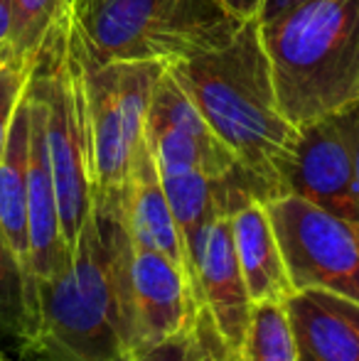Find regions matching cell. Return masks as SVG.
<instances>
[{
	"label": "cell",
	"instance_id": "6da1fadb",
	"mask_svg": "<svg viewBox=\"0 0 359 361\" xmlns=\"http://www.w3.org/2000/svg\"><path fill=\"white\" fill-rule=\"evenodd\" d=\"M130 251L123 190L91 197L67 263L30 283V324L20 354L32 361H128L123 271Z\"/></svg>",
	"mask_w": 359,
	"mask_h": 361
},
{
	"label": "cell",
	"instance_id": "7a4b0ae2",
	"mask_svg": "<svg viewBox=\"0 0 359 361\" xmlns=\"http://www.w3.org/2000/svg\"><path fill=\"white\" fill-rule=\"evenodd\" d=\"M165 69L239 165L281 195L278 172L296 145L298 128L278 104L259 20L241 23L219 47L170 62Z\"/></svg>",
	"mask_w": 359,
	"mask_h": 361
},
{
	"label": "cell",
	"instance_id": "3957f363",
	"mask_svg": "<svg viewBox=\"0 0 359 361\" xmlns=\"http://www.w3.org/2000/svg\"><path fill=\"white\" fill-rule=\"evenodd\" d=\"M261 39L278 104L296 128L359 101V0H308L261 25Z\"/></svg>",
	"mask_w": 359,
	"mask_h": 361
},
{
	"label": "cell",
	"instance_id": "277c9868",
	"mask_svg": "<svg viewBox=\"0 0 359 361\" xmlns=\"http://www.w3.org/2000/svg\"><path fill=\"white\" fill-rule=\"evenodd\" d=\"M72 25L96 62L170 64L239 30L221 0H72Z\"/></svg>",
	"mask_w": 359,
	"mask_h": 361
},
{
	"label": "cell",
	"instance_id": "5b68a950",
	"mask_svg": "<svg viewBox=\"0 0 359 361\" xmlns=\"http://www.w3.org/2000/svg\"><path fill=\"white\" fill-rule=\"evenodd\" d=\"M28 86L42 109L44 145L57 195L59 224L64 243L72 253L94 197L87 96L72 18L47 37Z\"/></svg>",
	"mask_w": 359,
	"mask_h": 361
},
{
	"label": "cell",
	"instance_id": "8992f818",
	"mask_svg": "<svg viewBox=\"0 0 359 361\" xmlns=\"http://www.w3.org/2000/svg\"><path fill=\"white\" fill-rule=\"evenodd\" d=\"M87 96L91 187L94 195L121 192L128 180L135 150L145 140L150 96L165 64L160 62H96L74 30Z\"/></svg>",
	"mask_w": 359,
	"mask_h": 361
},
{
	"label": "cell",
	"instance_id": "52a82bcc",
	"mask_svg": "<svg viewBox=\"0 0 359 361\" xmlns=\"http://www.w3.org/2000/svg\"><path fill=\"white\" fill-rule=\"evenodd\" d=\"M288 281L296 290H327L359 302V224L298 195L266 202Z\"/></svg>",
	"mask_w": 359,
	"mask_h": 361
},
{
	"label": "cell",
	"instance_id": "ba28073f",
	"mask_svg": "<svg viewBox=\"0 0 359 361\" xmlns=\"http://www.w3.org/2000/svg\"><path fill=\"white\" fill-rule=\"evenodd\" d=\"M197 288L170 258L130 241L123 271V329L128 361L195 322Z\"/></svg>",
	"mask_w": 359,
	"mask_h": 361
},
{
	"label": "cell",
	"instance_id": "9c48e42d",
	"mask_svg": "<svg viewBox=\"0 0 359 361\" xmlns=\"http://www.w3.org/2000/svg\"><path fill=\"white\" fill-rule=\"evenodd\" d=\"M278 180L281 195H298L359 224V195L342 111L298 128L296 145L281 165Z\"/></svg>",
	"mask_w": 359,
	"mask_h": 361
},
{
	"label": "cell",
	"instance_id": "30bf717a",
	"mask_svg": "<svg viewBox=\"0 0 359 361\" xmlns=\"http://www.w3.org/2000/svg\"><path fill=\"white\" fill-rule=\"evenodd\" d=\"M190 263L202 307L212 317L229 352L239 359L254 302L246 293L236 261L229 214L214 216L200 228L190 243Z\"/></svg>",
	"mask_w": 359,
	"mask_h": 361
},
{
	"label": "cell",
	"instance_id": "8fae6325",
	"mask_svg": "<svg viewBox=\"0 0 359 361\" xmlns=\"http://www.w3.org/2000/svg\"><path fill=\"white\" fill-rule=\"evenodd\" d=\"M30 99V167H28V273L30 283L47 281L67 263L57 195L44 145L42 109L28 86Z\"/></svg>",
	"mask_w": 359,
	"mask_h": 361
},
{
	"label": "cell",
	"instance_id": "7c38bea8",
	"mask_svg": "<svg viewBox=\"0 0 359 361\" xmlns=\"http://www.w3.org/2000/svg\"><path fill=\"white\" fill-rule=\"evenodd\" d=\"M123 212L133 246L148 248V251H155L160 256L170 258L195 283V273H192V263L190 256H187L185 241L180 236L178 221H175L168 195L163 190V180H160L155 157L145 140L135 150L133 165H130L128 180H126Z\"/></svg>",
	"mask_w": 359,
	"mask_h": 361
},
{
	"label": "cell",
	"instance_id": "4fadbf2b",
	"mask_svg": "<svg viewBox=\"0 0 359 361\" xmlns=\"http://www.w3.org/2000/svg\"><path fill=\"white\" fill-rule=\"evenodd\" d=\"M298 361H359V302L327 290L286 298Z\"/></svg>",
	"mask_w": 359,
	"mask_h": 361
},
{
	"label": "cell",
	"instance_id": "5bb4252c",
	"mask_svg": "<svg viewBox=\"0 0 359 361\" xmlns=\"http://www.w3.org/2000/svg\"><path fill=\"white\" fill-rule=\"evenodd\" d=\"M236 261L251 302L286 300L293 293L266 202H249L231 214Z\"/></svg>",
	"mask_w": 359,
	"mask_h": 361
},
{
	"label": "cell",
	"instance_id": "9a60e30c",
	"mask_svg": "<svg viewBox=\"0 0 359 361\" xmlns=\"http://www.w3.org/2000/svg\"><path fill=\"white\" fill-rule=\"evenodd\" d=\"M28 167H30V99L25 91L8 143L0 155V233L28 271ZM30 276V273H28Z\"/></svg>",
	"mask_w": 359,
	"mask_h": 361
},
{
	"label": "cell",
	"instance_id": "2e32d148",
	"mask_svg": "<svg viewBox=\"0 0 359 361\" xmlns=\"http://www.w3.org/2000/svg\"><path fill=\"white\" fill-rule=\"evenodd\" d=\"M145 143L155 157L158 172H202L224 177L239 167V160L214 133H190L168 126H145Z\"/></svg>",
	"mask_w": 359,
	"mask_h": 361
},
{
	"label": "cell",
	"instance_id": "e0dca14e",
	"mask_svg": "<svg viewBox=\"0 0 359 361\" xmlns=\"http://www.w3.org/2000/svg\"><path fill=\"white\" fill-rule=\"evenodd\" d=\"M72 18V0H13L8 54L32 72L47 37Z\"/></svg>",
	"mask_w": 359,
	"mask_h": 361
},
{
	"label": "cell",
	"instance_id": "ac0fdd59",
	"mask_svg": "<svg viewBox=\"0 0 359 361\" xmlns=\"http://www.w3.org/2000/svg\"><path fill=\"white\" fill-rule=\"evenodd\" d=\"M239 361H298L286 300L251 305Z\"/></svg>",
	"mask_w": 359,
	"mask_h": 361
},
{
	"label": "cell",
	"instance_id": "d6986e66",
	"mask_svg": "<svg viewBox=\"0 0 359 361\" xmlns=\"http://www.w3.org/2000/svg\"><path fill=\"white\" fill-rule=\"evenodd\" d=\"M133 361H239L229 352L224 339L219 337L214 322L200 307L195 322L182 332L173 334L170 339L160 342L158 347L148 349L145 354L135 357Z\"/></svg>",
	"mask_w": 359,
	"mask_h": 361
},
{
	"label": "cell",
	"instance_id": "ffe728a7",
	"mask_svg": "<svg viewBox=\"0 0 359 361\" xmlns=\"http://www.w3.org/2000/svg\"><path fill=\"white\" fill-rule=\"evenodd\" d=\"M30 324V276L0 233V337L23 342Z\"/></svg>",
	"mask_w": 359,
	"mask_h": 361
},
{
	"label": "cell",
	"instance_id": "44dd1931",
	"mask_svg": "<svg viewBox=\"0 0 359 361\" xmlns=\"http://www.w3.org/2000/svg\"><path fill=\"white\" fill-rule=\"evenodd\" d=\"M30 69L18 64L8 52L0 54V155L8 143L10 126H13L15 111L23 101L30 84Z\"/></svg>",
	"mask_w": 359,
	"mask_h": 361
},
{
	"label": "cell",
	"instance_id": "7402d4cb",
	"mask_svg": "<svg viewBox=\"0 0 359 361\" xmlns=\"http://www.w3.org/2000/svg\"><path fill=\"white\" fill-rule=\"evenodd\" d=\"M347 123V135H350V150H352V167H355V187L359 195V101L350 109L342 111Z\"/></svg>",
	"mask_w": 359,
	"mask_h": 361
},
{
	"label": "cell",
	"instance_id": "603a6c76",
	"mask_svg": "<svg viewBox=\"0 0 359 361\" xmlns=\"http://www.w3.org/2000/svg\"><path fill=\"white\" fill-rule=\"evenodd\" d=\"M303 3H308V0H261V13H259V23H271V20L276 18H283L286 13H291V10L300 8Z\"/></svg>",
	"mask_w": 359,
	"mask_h": 361
},
{
	"label": "cell",
	"instance_id": "cb8c5ba5",
	"mask_svg": "<svg viewBox=\"0 0 359 361\" xmlns=\"http://www.w3.org/2000/svg\"><path fill=\"white\" fill-rule=\"evenodd\" d=\"M221 5L226 8V13L239 23L246 20H259L261 13V0H221Z\"/></svg>",
	"mask_w": 359,
	"mask_h": 361
},
{
	"label": "cell",
	"instance_id": "d4e9b609",
	"mask_svg": "<svg viewBox=\"0 0 359 361\" xmlns=\"http://www.w3.org/2000/svg\"><path fill=\"white\" fill-rule=\"evenodd\" d=\"M10 30H13V0H0V54L8 52Z\"/></svg>",
	"mask_w": 359,
	"mask_h": 361
},
{
	"label": "cell",
	"instance_id": "484cf974",
	"mask_svg": "<svg viewBox=\"0 0 359 361\" xmlns=\"http://www.w3.org/2000/svg\"><path fill=\"white\" fill-rule=\"evenodd\" d=\"M0 361H13V359H8V357H3V354H0Z\"/></svg>",
	"mask_w": 359,
	"mask_h": 361
}]
</instances>
